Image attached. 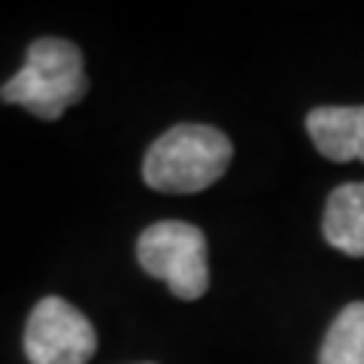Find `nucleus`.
I'll list each match as a JSON object with an SVG mask.
<instances>
[{
    "instance_id": "f257e3e1",
    "label": "nucleus",
    "mask_w": 364,
    "mask_h": 364,
    "mask_svg": "<svg viewBox=\"0 0 364 364\" xmlns=\"http://www.w3.org/2000/svg\"><path fill=\"white\" fill-rule=\"evenodd\" d=\"M234 158L231 140L210 124H176L149 146L143 179L155 191L195 195L225 176Z\"/></svg>"
},
{
    "instance_id": "f03ea898",
    "label": "nucleus",
    "mask_w": 364,
    "mask_h": 364,
    "mask_svg": "<svg viewBox=\"0 0 364 364\" xmlns=\"http://www.w3.org/2000/svg\"><path fill=\"white\" fill-rule=\"evenodd\" d=\"M88 91L82 52L70 40L40 37L28 46L25 67L0 88L6 104L25 107L37 119H61L67 107L82 100Z\"/></svg>"
},
{
    "instance_id": "7ed1b4c3",
    "label": "nucleus",
    "mask_w": 364,
    "mask_h": 364,
    "mask_svg": "<svg viewBox=\"0 0 364 364\" xmlns=\"http://www.w3.org/2000/svg\"><path fill=\"white\" fill-rule=\"evenodd\" d=\"M136 261L182 301H198L210 289L207 237L188 222L149 225L136 240Z\"/></svg>"
},
{
    "instance_id": "20e7f679",
    "label": "nucleus",
    "mask_w": 364,
    "mask_h": 364,
    "mask_svg": "<svg viewBox=\"0 0 364 364\" xmlns=\"http://www.w3.org/2000/svg\"><path fill=\"white\" fill-rule=\"evenodd\" d=\"M95 349V325L64 298H43L31 310L25 328V355L31 364H88Z\"/></svg>"
},
{
    "instance_id": "39448f33",
    "label": "nucleus",
    "mask_w": 364,
    "mask_h": 364,
    "mask_svg": "<svg viewBox=\"0 0 364 364\" xmlns=\"http://www.w3.org/2000/svg\"><path fill=\"white\" fill-rule=\"evenodd\" d=\"M306 134L328 161H364V107H318L306 116Z\"/></svg>"
},
{
    "instance_id": "423d86ee",
    "label": "nucleus",
    "mask_w": 364,
    "mask_h": 364,
    "mask_svg": "<svg viewBox=\"0 0 364 364\" xmlns=\"http://www.w3.org/2000/svg\"><path fill=\"white\" fill-rule=\"evenodd\" d=\"M322 234L337 252L364 258V182H346L328 195Z\"/></svg>"
},
{
    "instance_id": "0eeeda50",
    "label": "nucleus",
    "mask_w": 364,
    "mask_h": 364,
    "mask_svg": "<svg viewBox=\"0 0 364 364\" xmlns=\"http://www.w3.org/2000/svg\"><path fill=\"white\" fill-rule=\"evenodd\" d=\"M318 364H364V301L337 313L318 352Z\"/></svg>"
}]
</instances>
